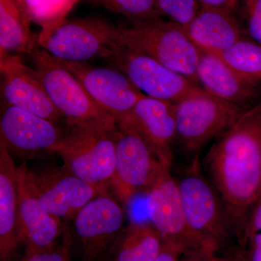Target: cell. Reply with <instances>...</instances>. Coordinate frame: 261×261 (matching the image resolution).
<instances>
[{
  "instance_id": "obj_34",
  "label": "cell",
  "mask_w": 261,
  "mask_h": 261,
  "mask_svg": "<svg viewBox=\"0 0 261 261\" xmlns=\"http://www.w3.org/2000/svg\"><path fill=\"white\" fill-rule=\"evenodd\" d=\"M200 8L231 10L238 0H197Z\"/></svg>"
},
{
  "instance_id": "obj_3",
  "label": "cell",
  "mask_w": 261,
  "mask_h": 261,
  "mask_svg": "<svg viewBox=\"0 0 261 261\" xmlns=\"http://www.w3.org/2000/svg\"><path fill=\"white\" fill-rule=\"evenodd\" d=\"M198 160L177 180L187 224L217 255L237 241V229L224 200L208 178L201 173Z\"/></svg>"
},
{
  "instance_id": "obj_14",
  "label": "cell",
  "mask_w": 261,
  "mask_h": 261,
  "mask_svg": "<svg viewBox=\"0 0 261 261\" xmlns=\"http://www.w3.org/2000/svg\"><path fill=\"white\" fill-rule=\"evenodd\" d=\"M116 123L138 134L160 162L171 168L176 139L174 104L145 95Z\"/></svg>"
},
{
  "instance_id": "obj_10",
  "label": "cell",
  "mask_w": 261,
  "mask_h": 261,
  "mask_svg": "<svg viewBox=\"0 0 261 261\" xmlns=\"http://www.w3.org/2000/svg\"><path fill=\"white\" fill-rule=\"evenodd\" d=\"M113 68L148 97L176 104L204 89L177 72L145 56L120 47L108 58Z\"/></svg>"
},
{
  "instance_id": "obj_1",
  "label": "cell",
  "mask_w": 261,
  "mask_h": 261,
  "mask_svg": "<svg viewBox=\"0 0 261 261\" xmlns=\"http://www.w3.org/2000/svg\"><path fill=\"white\" fill-rule=\"evenodd\" d=\"M204 166L232 217L238 243L261 191V100L217 139Z\"/></svg>"
},
{
  "instance_id": "obj_13",
  "label": "cell",
  "mask_w": 261,
  "mask_h": 261,
  "mask_svg": "<svg viewBox=\"0 0 261 261\" xmlns=\"http://www.w3.org/2000/svg\"><path fill=\"white\" fill-rule=\"evenodd\" d=\"M18 193L19 234L25 250L39 251L56 246L66 224L43 207L33 171L25 163L18 167Z\"/></svg>"
},
{
  "instance_id": "obj_19",
  "label": "cell",
  "mask_w": 261,
  "mask_h": 261,
  "mask_svg": "<svg viewBox=\"0 0 261 261\" xmlns=\"http://www.w3.org/2000/svg\"><path fill=\"white\" fill-rule=\"evenodd\" d=\"M20 243L18 167L8 149L0 145V261H14Z\"/></svg>"
},
{
  "instance_id": "obj_12",
  "label": "cell",
  "mask_w": 261,
  "mask_h": 261,
  "mask_svg": "<svg viewBox=\"0 0 261 261\" xmlns=\"http://www.w3.org/2000/svg\"><path fill=\"white\" fill-rule=\"evenodd\" d=\"M78 79L94 102L116 122L132 111L145 94L124 73L115 68L93 67L81 62L61 60Z\"/></svg>"
},
{
  "instance_id": "obj_24",
  "label": "cell",
  "mask_w": 261,
  "mask_h": 261,
  "mask_svg": "<svg viewBox=\"0 0 261 261\" xmlns=\"http://www.w3.org/2000/svg\"><path fill=\"white\" fill-rule=\"evenodd\" d=\"M32 21L49 28L65 20L79 0H18Z\"/></svg>"
},
{
  "instance_id": "obj_21",
  "label": "cell",
  "mask_w": 261,
  "mask_h": 261,
  "mask_svg": "<svg viewBox=\"0 0 261 261\" xmlns=\"http://www.w3.org/2000/svg\"><path fill=\"white\" fill-rule=\"evenodd\" d=\"M163 239L148 220L132 219L110 249L106 261H154Z\"/></svg>"
},
{
  "instance_id": "obj_25",
  "label": "cell",
  "mask_w": 261,
  "mask_h": 261,
  "mask_svg": "<svg viewBox=\"0 0 261 261\" xmlns=\"http://www.w3.org/2000/svg\"><path fill=\"white\" fill-rule=\"evenodd\" d=\"M113 13L123 15L130 21L161 18L156 0H88Z\"/></svg>"
},
{
  "instance_id": "obj_15",
  "label": "cell",
  "mask_w": 261,
  "mask_h": 261,
  "mask_svg": "<svg viewBox=\"0 0 261 261\" xmlns=\"http://www.w3.org/2000/svg\"><path fill=\"white\" fill-rule=\"evenodd\" d=\"M39 200L49 214L65 222L91 200L105 193L69 172L63 166L33 171Z\"/></svg>"
},
{
  "instance_id": "obj_9",
  "label": "cell",
  "mask_w": 261,
  "mask_h": 261,
  "mask_svg": "<svg viewBox=\"0 0 261 261\" xmlns=\"http://www.w3.org/2000/svg\"><path fill=\"white\" fill-rule=\"evenodd\" d=\"M125 218L123 206L108 192L84 206L73 220L71 229L81 261H106Z\"/></svg>"
},
{
  "instance_id": "obj_17",
  "label": "cell",
  "mask_w": 261,
  "mask_h": 261,
  "mask_svg": "<svg viewBox=\"0 0 261 261\" xmlns=\"http://www.w3.org/2000/svg\"><path fill=\"white\" fill-rule=\"evenodd\" d=\"M63 134L56 123L5 104L0 120V145L20 155L53 153Z\"/></svg>"
},
{
  "instance_id": "obj_7",
  "label": "cell",
  "mask_w": 261,
  "mask_h": 261,
  "mask_svg": "<svg viewBox=\"0 0 261 261\" xmlns=\"http://www.w3.org/2000/svg\"><path fill=\"white\" fill-rule=\"evenodd\" d=\"M29 56L51 102L70 126H82L114 118L94 102L61 59L44 49H34Z\"/></svg>"
},
{
  "instance_id": "obj_27",
  "label": "cell",
  "mask_w": 261,
  "mask_h": 261,
  "mask_svg": "<svg viewBox=\"0 0 261 261\" xmlns=\"http://www.w3.org/2000/svg\"><path fill=\"white\" fill-rule=\"evenodd\" d=\"M73 248L71 228L65 226L59 245L39 251L25 250L19 261H72Z\"/></svg>"
},
{
  "instance_id": "obj_20",
  "label": "cell",
  "mask_w": 261,
  "mask_h": 261,
  "mask_svg": "<svg viewBox=\"0 0 261 261\" xmlns=\"http://www.w3.org/2000/svg\"><path fill=\"white\" fill-rule=\"evenodd\" d=\"M185 30L201 51L214 54L228 49L242 38L240 25L228 9L200 8Z\"/></svg>"
},
{
  "instance_id": "obj_11",
  "label": "cell",
  "mask_w": 261,
  "mask_h": 261,
  "mask_svg": "<svg viewBox=\"0 0 261 261\" xmlns=\"http://www.w3.org/2000/svg\"><path fill=\"white\" fill-rule=\"evenodd\" d=\"M145 196L147 220L163 241L176 245L183 253L210 249L187 224L177 180L171 175V168L163 170Z\"/></svg>"
},
{
  "instance_id": "obj_29",
  "label": "cell",
  "mask_w": 261,
  "mask_h": 261,
  "mask_svg": "<svg viewBox=\"0 0 261 261\" xmlns=\"http://www.w3.org/2000/svg\"><path fill=\"white\" fill-rule=\"evenodd\" d=\"M248 12V32L261 45V0H245Z\"/></svg>"
},
{
  "instance_id": "obj_23",
  "label": "cell",
  "mask_w": 261,
  "mask_h": 261,
  "mask_svg": "<svg viewBox=\"0 0 261 261\" xmlns=\"http://www.w3.org/2000/svg\"><path fill=\"white\" fill-rule=\"evenodd\" d=\"M217 55L239 75L260 85V44L241 38L232 46Z\"/></svg>"
},
{
  "instance_id": "obj_33",
  "label": "cell",
  "mask_w": 261,
  "mask_h": 261,
  "mask_svg": "<svg viewBox=\"0 0 261 261\" xmlns=\"http://www.w3.org/2000/svg\"><path fill=\"white\" fill-rule=\"evenodd\" d=\"M183 254L181 249L173 244L163 241V247L154 261H178Z\"/></svg>"
},
{
  "instance_id": "obj_2",
  "label": "cell",
  "mask_w": 261,
  "mask_h": 261,
  "mask_svg": "<svg viewBox=\"0 0 261 261\" xmlns=\"http://www.w3.org/2000/svg\"><path fill=\"white\" fill-rule=\"evenodd\" d=\"M116 132L114 118L72 126L53 153L61 156L69 172L101 191L109 192L116 167Z\"/></svg>"
},
{
  "instance_id": "obj_18",
  "label": "cell",
  "mask_w": 261,
  "mask_h": 261,
  "mask_svg": "<svg viewBox=\"0 0 261 261\" xmlns=\"http://www.w3.org/2000/svg\"><path fill=\"white\" fill-rule=\"evenodd\" d=\"M197 78L208 93L240 106L250 107L258 96L260 84L239 75L217 54L201 51Z\"/></svg>"
},
{
  "instance_id": "obj_16",
  "label": "cell",
  "mask_w": 261,
  "mask_h": 261,
  "mask_svg": "<svg viewBox=\"0 0 261 261\" xmlns=\"http://www.w3.org/2000/svg\"><path fill=\"white\" fill-rule=\"evenodd\" d=\"M0 70L1 94L5 104L54 123L63 118L51 102L36 70L24 64L20 56H2Z\"/></svg>"
},
{
  "instance_id": "obj_6",
  "label": "cell",
  "mask_w": 261,
  "mask_h": 261,
  "mask_svg": "<svg viewBox=\"0 0 261 261\" xmlns=\"http://www.w3.org/2000/svg\"><path fill=\"white\" fill-rule=\"evenodd\" d=\"M250 107L228 102L204 89L174 104L176 139L187 154L195 155L219 139Z\"/></svg>"
},
{
  "instance_id": "obj_32",
  "label": "cell",
  "mask_w": 261,
  "mask_h": 261,
  "mask_svg": "<svg viewBox=\"0 0 261 261\" xmlns=\"http://www.w3.org/2000/svg\"><path fill=\"white\" fill-rule=\"evenodd\" d=\"M218 261H247L245 247L233 244L218 257Z\"/></svg>"
},
{
  "instance_id": "obj_8",
  "label": "cell",
  "mask_w": 261,
  "mask_h": 261,
  "mask_svg": "<svg viewBox=\"0 0 261 261\" xmlns=\"http://www.w3.org/2000/svg\"><path fill=\"white\" fill-rule=\"evenodd\" d=\"M166 168L171 167L160 162L138 134L117 126L116 167L108 190L123 207L146 195Z\"/></svg>"
},
{
  "instance_id": "obj_22",
  "label": "cell",
  "mask_w": 261,
  "mask_h": 261,
  "mask_svg": "<svg viewBox=\"0 0 261 261\" xmlns=\"http://www.w3.org/2000/svg\"><path fill=\"white\" fill-rule=\"evenodd\" d=\"M31 22L18 0H0V56H20L34 50Z\"/></svg>"
},
{
  "instance_id": "obj_28",
  "label": "cell",
  "mask_w": 261,
  "mask_h": 261,
  "mask_svg": "<svg viewBox=\"0 0 261 261\" xmlns=\"http://www.w3.org/2000/svg\"><path fill=\"white\" fill-rule=\"evenodd\" d=\"M259 232H261V191L249 214L243 233L238 244L245 247L248 239Z\"/></svg>"
},
{
  "instance_id": "obj_26",
  "label": "cell",
  "mask_w": 261,
  "mask_h": 261,
  "mask_svg": "<svg viewBox=\"0 0 261 261\" xmlns=\"http://www.w3.org/2000/svg\"><path fill=\"white\" fill-rule=\"evenodd\" d=\"M161 16H166L171 21L184 29L191 23L200 6L197 0H156Z\"/></svg>"
},
{
  "instance_id": "obj_31",
  "label": "cell",
  "mask_w": 261,
  "mask_h": 261,
  "mask_svg": "<svg viewBox=\"0 0 261 261\" xmlns=\"http://www.w3.org/2000/svg\"><path fill=\"white\" fill-rule=\"evenodd\" d=\"M245 247L247 261H261V232L250 237Z\"/></svg>"
},
{
  "instance_id": "obj_4",
  "label": "cell",
  "mask_w": 261,
  "mask_h": 261,
  "mask_svg": "<svg viewBox=\"0 0 261 261\" xmlns=\"http://www.w3.org/2000/svg\"><path fill=\"white\" fill-rule=\"evenodd\" d=\"M120 27L121 47L150 57L198 84L197 68L201 51L181 25L160 18L130 21Z\"/></svg>"
},
{
  "instance_id": "obj_5",
  "label": "cell",
  "mask_w": 261,
  "mask_h": 261,
  "mask_svg": "<svg viewBox=\"0 0 261 261\" xmlns=\"http://www.w3.org/2000/svg\"><path fill=\"white\" fill-rule=\"evenodd\" d=\"M121 27L99 17L65 20L42 29L37 42L58 59L85 63L108 59L120 45Z\"/></svg>"
},
{
  "instance_id": "obj_30",
  "label": "cell",
  "mask_w": 261,
  "mask_h": 261,
  "mask_svg": "<svg viewBox=\"0 0 261 261\" xmlns=\"http://www.w3.org/2000/svg\"><path fill=\"white\" fill-rule=\"evenodd\" d=\"M219 255L210 249H200L182 254L178 261H218Z\"/></svg>"
}]
</instances>
